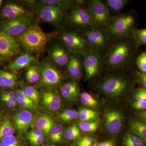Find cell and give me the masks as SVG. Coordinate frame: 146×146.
Listing matches in <instances>:
<instances>
[{
  "instance_id": "cell-1",
  "label": "cell",
  "mask_w": 146,
  "mask_h": 146,
  "mask_svg": "<svg viewBox=\"0 0 146 146\" xmlns=\"http://www.w3.org/2000/svg\"><path fill=\"white\" fill-rule=\"evenodd\" d=\"M138 48L129 36L112 39L102 54L106 69L112 71L130 68L136 61Z\"/></svg>"
},
{
  "instance_id": "cell-2",
  "label": "cell",
  "mask_w": 146,
  "mask_h": 146,
  "mask_svg": "<svg viewBox=\"0 0 146 146\" xmlns=\"http://www.w3.org/2000/svg\"><path fill=\"white\" fill-rule=\"evenodd\" d=\"M56 33H46L35 24L17 36V41L28 53L39 54L44 51L48 43Z\"/></svg>"
},
{
  "instance_id": "cell-3",
  "label": "cell",
  "mask_w": 146,
  "mask_h": 146,
  "mask_svg": "<svg viewBox=\"0 0 146 146\" xmlns=\"http://www.w3.org/2000/svg\"><path fill=\"white\" fill-rule=\"evenodd\" d=\"M132 83L124 73H113L105 76L97 82L96 87L101 94L112 98L125 95L131 88Z\"/></svg>"
},
{
  "instance_id": "cell-4",
  "label": "cell",
  "mask_w": 146,
  "mask_h": 146,
  "mask_svg": "<svg viewBox=\"0 0 146 146\" xmlns=\"http://www.w3.org/2000/svg\"><path fill=\"white\" fill-rule=\"evenodd\" d=\"M136 15L133 11L117 14L112 17L109 26L106 28L112 38L127 36L135 28Z\"/></svg>"
},
{
  "instance_id": "cell-5",
  "label": "cell",
  "mask_w": 146,
  "mask_h": 146,
  "mask_svg": "<svg viewBox=\"0 0 146 146\" xmlns=\"http://www.w3.org/2000/svg\"><path fill=\"white\" fill-rule=\"evenodd\" d=\"M86 6L92 18L94 29L106 28L109 26L113 16L103 1H87Z\"/></svg>"
},
{
  "instance_id": "cell-6",
  "label": "cell",
  "mask_w": 146,
  "mask_h": 146,
  "mask_svg": "<svg viewBox=\"0 0 146 146\" xmlns=\"http://www.w3.org/2000/svg\"><path fill=\"white\" fill-rule=\"evenodd\" d=\"M80 31L92 50L102 54L107 49L113 39L106 28L93 29Z\"/></svg>"
},
{
  "instance_id": "cell-7",
  "label": "cell",
  "mask_w": 146,
  "mask_h": 146,
  "mask_svg": "<svg viewBox=\"0 0 146 146\" xmlns=\"http://www.w3.org/2000/svg\"><path fill=\"white\" fill-rule=\"evenodd\" d=\"M60 39L65 48L72 54L83 56L92 50L80 32L75 31H64L60 35Z\"/></svg>"
},
{
  "instance_id": "cell-8",
  "label": "cell",
  "mask_w": 146,
  "mask_h": 146,
  "mask_svg": "<svg viewBox=\"0 0 146 146\" xmlns=\"http://www.w3.org/2000/svg\"><path fill=\"white\" fill-rule=\"evenodd\" d=\"M75 2L76 5H72L70 8L68 17L69 23L80 30L94 29L92 18L86 6V2L84 4L78 3L76 1Z\"/></svg>"
},
{
  "instance_id": "cell-9",
  "label": "cell",
  "mask_w": 146,
  "mask_h": 146,
  "mask_svg": "<svg viewBox=\"0 0 146 146\" xmlns=\"http://www.w3.org/2000/svg\"><path fill=\"white\" fill-rule=\"evenodd\" d=\"M84 68L85 76L88 79L96 76L105 68L102 54L91 50L83 56Z\"/></svg>"
},
{
  "instance_id": "cell-10",
  "label": "cell",
  "mask_w": 146,
  "mask_h": 146,
  "mask_svg": "<svg viewBox=\"0 0 146 146\" xmlns=\"http://www.w3.org/2000/svg\"><path fill=\"white\" fill-rule=\"evenodd\" d=\"M66 11L59 7L41 3L37 7V14L41 21L59 26L65 20Z\"/></svg>"
},
{
  "instance_id": "cell-11",
  "label": "cell",
  "mask_w": 146,
  "mask_h": 146,
  "mask_svg": "<svg viewBox=\"0 0 146 146\" xmlns=\"http://www.w3.org/2000/svg\"><path fill=\"white\" fill-rule=\"evenodd\" d=\"M20 52L18 41L0 29V63L9 60Z\"/></svg>"
},
{
  "instance_id": "cell-12",
  "label": "cell",
  "mask_w": 146,
  "mask_h": 146,
  "mask_svg": "<svg viewBox=\"0 0 146 146\" xmlns=\"http://www.w3.org/2000/svg\"><path fill=\"white\" fill-rule=\"evenodd\" d=\"M38 68L40 74V81L37 84L38 86H56L62 81V75L49 62H42Z\"/></svg>"
},
{
  "instance_id": "cell-13",
  "label": "cell",
  "mask_w": 146,
  "mask_h": 146,
  "mask_svg": "<svg viewBox=\"0 0 146 146\" xmlns=\"http://www.w3.org/2000/svg\"><path fill=\"white\" fill-rule=\"evenodd\" d=\"M32 20L31 16L27 14L20 18L5 22L1 25L0 29L10 36H18L31 26Z\"/></svg>"
},
{
  "instance_id": "cell-14",
  "label": "cell",
  "mask_w": 146,
  "mask_h": 146,
  "mask_svg": "<svg viewBox=\"0 0 146 146\" xmlns=\"http://www.w3.org/2000/svg\"><path fill=\"white\" fill-rule=\"evenodd\" d=\"M41 103L49 111L57 112L61 106L60 94L56 89H48L43 91L41 95Z\"/></svg>"
},
{
  "instance_id": "cell-15",
  "label": "cell",
  "mask_w": 146,
  "mask_h": 146,
  "mask_svg": "<svg viewBox=\"0 0 146 146\" xmlns=\"http://www.w3.org/2000/svg\"><path fill=\"white\" fill-rule=\"evenodd\" d=\"M123 116L116 110L108 111L104 115L105 126L108 132L111 134L117 133L122 126Z\"/></svg>"
},
{
  "instance_id": "cell-16",
  "label": "cell",
  "mask_w": 146,
  "mask_h": 146,
  "mask_svg": "<svg viewBox=\"0 0 146 146\" xmlns=\"http://www.w3.org/2000/svg\"><path fill=\"white\" fill-rule=\"evenodd\" d=\"M13 120L15 127L18 133L21 134L26 131L33 121V116L27 110H21L14 113Z\"/></svg>"
},
{
  "instance_id": "cell-17",
  "label": "cell",
  "mask_w": 146,
  "mask_h": 146,
  "mask_svg": "<svg viewBox=\"0 0 146 146\" xmlns=\"http://www.w3.org/2000/svg\"><path fill=\"white\" fill-rule=\"evenodd\" d=\"M72 54L64 46L56 45L50 52V57L53 62L60 67L68 66Z\"/></svg>"
},
{
  "instance_id": "cell-18",
  "label": "cell",
  "mask_w": 146,
  "mask_h": 146,
  "mask_svg": "<svg viewBox=\"0 0 146 146\" xmlns=\"http://www.w3.org/2000/svg\"><path fill=\"white\" fill-rule=\"evenodd\" d=\"M60 90L63 98L68 102L75 101L81 95L78 82L75 80L64 84Z\"/></svg>"
},
{
  "instance_id": "cell-19",
  "label": "cell",
  "mask_w": 146,
  "mask_h": 146,
  "mask_svg": "<svg viewBox=\"0 0 146 146\" xmlns=\"http://www.w3.org/2000/svg\"><path fill=\"white\" fill-rule=\"evenodd\" d=\"M83 59V56L81 55L72 54L71 55L67 67L69 75L74 80L80 78L82 76Z\"/></svg>"
},
{
  "instance_id": "cell-20",
  "label": "cell",
  "mask_w": 146,
  "mask_h": 146,
  "mask_svg": "<svg viewBox=\"0 0 146 146\" xmlns=\"http://www.w3.org/2000/svg\"><path fill=\"white\" fill-rule=\"evenodd\" d=\"M2 13L3 17L9 20H12L27 15V11L21 6L9 3L4 7Z\"/></svg>"
},
{
  "instance_id": "cell-21",
  "label": "cell",
  "mask_w": 146,
  "mask_h": 146,
  "mask_svg": "<svg viewBox=\"0 0 146 146\" xmlns=\"http://www.w3.org/2000/svg\"><path fill=\"white\" fill-rule=\"evenodd\" d=\"M35 60L34 56L29 53H26L18 56L9 63L8 68L10 70L15 72L30 66Z\"/></svg>"
},
{
  "instance_id": "cell-22",
  "label": "cell",
  "mask_w": 146,
  "mask_h": 146,
  "mask_svg": "<svg viewBox=\"0 0 146 146\" xmlns=\"http://www.w3.org/2000/svg\"><path fill=\"white\" fill-rule=\"evenodd\" d=\"M130 128L132 134L141 138L146 144V123L133 120L131 122Z\"/></svg>"
},
{
  "instance_id": "cell-23",
  "label": "cell",
  "mask_w": 146,
  "mask_h": 146,
  "mask_svg": "<svg viewBox=\"0 0 146 146\" xmlns=\"http://www.w3.org/2000/svg\"><path fill=\"white\" fill-rule=\"evenodd\" d=\"M54 122L52 118L47 115H42L36 120L35 126L37 129L45 134H49L50 131L54 125Z\"/></svg>"
},
{
  "instance_id": "cell-24",
  "label": "cell",
  "mask_w": 146,
  "mask_h": 146,
  "mask_svg": "<svg viewBox=\"0 0 146 146\" xmlns=\"http://www.w3.org/2000/svg\"><path fill=\"white\" fill-rule=\"evenodd\" d=\"M110 11L119 13L130 2L129 0H105L103 1Z\"/></svg>"
},
{
  "instance_id": "cell-25",
  "label": "cell",
  "mask_w": 146,
  "mask_h": 146,
  "mask_svg": "<svg viewBox=\"0 0 146 146\" xmlns=\"http://www.w3.org/2000/svg\"><path fill=\"white\" fill-rule=\"evenodd\" d=\"M129 36L138 48L141 45H145L146 46V28L143 29L135 28L131 31Z\"/></svg>"
},
{
  "instance_id": "cell-26",
  "label": "cell",
  "mask_w": 146,
  "mask_h": 146,
  "mask_svg": "<svg viewBox=\"0 0 146 146\" xmlns=\"http://www.w3.org/2000/svg\"><path fill=\"white\" fill-rule=\"evenodd\" d=\"M78 112L81 121H96L99 116L96 111L86 108H81Z\"/></svg>"
},
{
  "instance_id": "cell-27",
  "label": "cell",
  "mask_w": 146,
  "mask_h": 146,
  "mask_svg": "<svg viewBox=\"0 0 146 146\" xmlns=\"http://www.w3.org/2000/svg\"><path fill=\"white\" fill-rule=\"evenodd\" d=\"M14 132V126L10 120L5 119L0 126V141L4 137L13 136Z\"/></svg>"
},
{
  "instance_id": "cell-28",
  "label": "cell",
  "mask_w": 146,
  "mask_h": 146,
  "mask_svg": "<svg viewBox=\"0 0 146 146\" xmlns=\"http://www.w3.org/2000/svg\"><path fill=\"white\" fill-rule=\"evenodd\" d=\"M40 2L44 4L53 6L67 10L70 8L74 2L69 0H43L40 1Z\"/></svg>"
},
{
  "instance_id": "cell-29",
  "label": "cell",
  "mask_w": 146,
  "mask_h": 146,
  "mask_svg": "<svg viewBox=\"0 0 146 146\" xmlns=\"http://www.w3.org/2000/svg\"><path fill=\"white\" fill-rule=\"evenodd\" d=\"M26 78L29 83H34L37 82L40 78L38 67L35 65H31L26 73Z\"/></svg>"
},
{
  "instance_id": "cell-30",
  "label": "cell",
  "mask_w": 146,
  "mask_h": 146,
  "mask_svg": "<svg viewBox=\"0 0 146 146\" xmlns=\"http://www.w3.org/2000/svg\"><path fill=\"white\" fill-rule=\"evenodd\" d=\"M63 127L61 124L54 125L50 132V138L54 143L60 142L63 134Z\"/></svg>"
},
{
  "instance_id": "cell-31",
  "label": "cell",
  "mask_w": 146,
  "mask_h": 146,
  "mask_svg": "<svg viewBox=\"0 0 146 146\" xmlns=\"http://www.w3.org/2000/svg\"><path fill=\"white\" fill-rule=\"evenodd\" d=\"M79 117L78 112L74 110L67 109L60 112L58 115L59 119L64 122L74 121Z\"/></svg>"
},
{
  "instance_id": "cell-32",
  "label": "cell",
  "mask_w": 146,
  "mask_h": 146,
  "mask_svg": "<svg viewBox=\"0 0 146 146\" xmlns=\"http://www.w3.org/2000/svg\"><path fill=\"white\" fill-rule=\"evenodd\" d=\"M80 100L82 104L87 107L95 108L98 104V102L91 94L84 91L80 95Z\"/></svg>"
},
{
  "instance_id": "cell-33",
  "label": "cell",
  "mask_w": 146,
  "mask_h": 146,
  "mask_svg": "<svg viewBox=\"0 0 146 146\" xmlns=\"http://www.w3.org/2000/svg\"><path fill=\"white\" fill-rule=\"evenodd\" d=\"M64 136L66 139L70 141L76 140L80 137V129L76 125L71 126L65 131Z\"/></svg>"
},
{
  "instance_id": "cell-34",
  "label": "cell",
  "mask_w": 146,
  "mask_h": 146,
  "mask_svg": "<svg viewBox=\"0 0 146 146\" xmlns=\"http://www.w3.org/2000/svg\"><path fill=\"white\" fill-rule=\"evenodd\" d=\"M24 91L27 96L34 103L35 106H37L39 97L38 90L33 86H29L25 87Z\"/></svg>"
},
{
  "instance_id": "cell-35",
  "label": "cell",
  "mask_w": 146,
  "mask_h": 146,
  "mask_svg": "<svg viewBox=\"0 0 146 146\" xmlns=\"http://www.w3.org/2000/svg\"><path fill=\"white\" fill-rule=\"evenodd\" d=\"M99 123L97 121H81L79 127L84 132H95L98 127Z\"/></svg>"
},
{
  "instance_id": "cell-36",
  "label": "cell",
  "mask_w": 146,
  "mask_h": 146,
  "mask_svg": "<svg viewBox=\"0 0 146 146\" xmlns=\"http://www.w3.org/2000/svg\"><path fill=\"white\" fill-rule=\"evenodd\" d=\"M123 143L124 146L131 144H145L141 138L130 133H126L123 139Z\"/></svg>"
},
{
  "instance_id": "cell-37",
  "label": "cell",
  "mask_w": 146,
  "mask_h": 146,
  "mask_svg": "<svg viewBox=\"0 0 146 146\" xmlns=\"http://www.w3.org/2000/svg\"><path fill=\"white\" fill-rule=\"evenodd\" d=\"M0 146H22L20 141L14 136L3 138L0 141Z\"/></svg>"
},
{
  "instance_id": "cell-38",
  "label": "cell",
  "mask_w": 146,
  "mask_h": 146,
  "mask_svg": "<svg viewBox=\"0 0 146 146\" xmlns=\"http://www.w3.org/2000/svg\"><path fill=\"white\" fill-rule=\"evenodd\" d=\"M135 63L140 72L146 73V52L144 51L137 56Z\"/></svg>"
},
{
  "instance_id": "cell-39",
  "label": "cell",
  "mask_w": 146,
  "mask_h": 146,
  "mask_svg": "<svg viewBox=\"0 0 146 146\" xmlns=\"http://www.w3.org/2000/svg\"><path fill=\"white\" fill-rule=\"evenodd\" d=\"M17 76L15 72H9L6 88H13L17 84Z\"/></svg>"
},
{
  "instance_id": "cell-40",
  "label": "cell",
  "mask_w": 146,
  "mask_h": 146,
  "mask_svg": "<svg viewBox=\"0 0 146 146\" xmlns=\"http://www.w3.org/2000/svg\"><path fill=\"white\" fill-rule=\"evenodd\" d=\"M133 97L136 100L146 102V90L143 88L137 89L134 92Z\"/></svg>"
},
{
  "instance_id": "cell-41",
  "label": "cell",
  "mask_w": 146,
  "mask_h": 146,
  "mask_svg": "<svg viewBox=\"0 0 146 146\" xmlns=\"http://www.w3.org/2000/svg\"><path fill=\"white\" fill-rule=\"evenodd\" d=\"M1 98L7 106L9 108H13L16 106L17 104L15 103L13 101L9 98L7 95H6L3 91L1 93Z\"/></svg>"
},
{
  "instance_id": "cell-42",
  "label": "cell",
  "mask_w": 146,
  "mask_h": 146,
  "mask_svg": "<svg viewBox=\"0 0 146 146\" xmlns=\"http://www.w3.org/2000/svg\"><path fill=\"white\" fill-rule=\"evenodd\" d=\"M9 72L0 70V86L2 88H6Z\"/></svg>"
},
{
  "instance_id": "cell-43",
  "label": "cell",
  "mask_w": 146,
  "mask_h": 146,
  "mask_svg": "<svg viewBox=\"0 0 146 146\" xmlns=\"http://www.w3.org/2000/svg\"><path fill=\"white\" fill-rule=\"evenodd\" d=\"M136 76L139 82L143 86V88L146 90V73L138 72L136 73Z\"/></svg>"
},
{
  "instance_id": "cell-44",
  "label": "cell",
  "mask_w": 146,
  "mask_h": 146,
  "mask_svg": "<svg viewBox=\"0 0 146 146\" xmlns=\"http://www.w3.org/2000/svg\"><path fill=\"white\" fill-rule=\"evenodd\" d=\"M132 107L138 110H146V102L136 100L133 102Z\"/></svg>"
},
{
  "instance_id": "cell-45",
  "label": "cell",
  "mask_w": 146,
  "mask_h": 146,
  "mask_svg": "<svg viewBox=\"0 0 146 146\" xmlns=\"http://www.w3.org/2000/svg\"><path fill=\"white\" fill-rule=\"evenodd\" d=\"M43 136V132L41 131L38 129H33L30 131L27 134V138L28 139L31 138H35V137H39V136Z\"/></svg>"
},
{
  "instance_id": "cell-46",
  "label": "cell",
  "mask_w": 146,
  "mask_h": 146,
  "mask_svg": "<svg viewBox=\"0 0 146 146\" xmlns=\"http://www.w3.org/2000/svg\"><path fill=\"white\" fill-rule=\"evenodd\" d=\"M44 136H39V137H35V138H31L29 139V141L32 145L35 146H39L42 145L44 142Z\"/></svg>"
},
{
  "instance_id": "cell-47",
  "label": "cell",
  "mask_w": 146,
  "mask_h": 146,
  "mask_svg": "<svg viewBox=\"0 0 146 146\" xmlns=\"http://www.w3.org/2000/svg\"><path fill=\"white\" fill-rule=\"evenodd\" d=\"M3 93L7 96L15 103H18V99L16 96V93L12 91H3Z\"/></svg>"
},
{
  "instance_id": "cell-48",
  "label": "cell",
  "mask_w": 146,
  "mask_h": 146,
  "mask_svg": "<svg viewBox=\"0 0 146 146\" xmlns=\"http://www.w3.org/2000/svg\"><path fill=\"white\" fill-rule=\"evenodd\" d=\"M94 146H115V144L113 141H107L100 143H96Z\"/></svg>"
},
{
  "instance_id": "cell-49",
  "label": "cell",
  "mask_w": 146,
  "mask_h": 146,
  "mask_svg": "<svg viewBox=\"0 0 146 146\" xmlns=\"http://www.w3.org/2000/svg\"><path fill=\"white\" fill-rule=\"evenodd\" d=\"M77 145L78 146H93L92 144L83 141L82 139L78 142Z\"/></svg>"
},
{
  "instance_id": "cell-50",
  "label": "cell",
  "mask_w": 146,
  "mask_h": 146,
  "mask_svg": "<svg viewBox=\"0 0 146 146\" xmlns=\"http://www.w3.org/2000/svg\"><path fill=\"white\" fill-rule=\"evenodd\" d=\"M82 139L83 141L87 142L89 143L93 144V142H94V138L91 137H89V136H86V137H84V138H82Z\"/></svg>"
},
{
  "instance_id": "cell-51",
  "label": "cell",
  "mask_w": 146,
  "mask_h": 146,
  "mask_svg": "<svg viewBox=\"0 0 146 146\" xmlns=\"http://www.w3.org/2000/svg\"><path fill=\"white\" fill-rule=\"evenodd\" d=\"M141 118L144 120V121L146 123V110L141 112L140 114Z\"/></svg>"
},
{
  "instance_id": "cell-52",
  "label": "cell",
  "mask_w": 146,
  "mask_h": 146,
  "mask_svg": "<svg viewBox=\"0 0 146 146\" xmlns=\"http://www.w3.org/2000/svg\"><path fill=\"white\" fill-rule=\"evenodd\" d=\"M124 146H145V144H131V145H126Z\"/></svg>"
},
{
  "instance_id": "cell-53",
  "label": "cell",
  "mask_w": 146,
  "mask_h": 146,
  "mask_svg": "<svg viewBox=\"0 0 146 146\" xmlns=\"http://www.w3.org/2000/svg\"><path fill=\"white\" fill-rule=\"evenodd\" d=\"M2 119L1 117L0 116V126L1 125L2 123Z\"/></svg>"
},
{
  "instance_id": "cell-54",
  "label": "cell",
  "mask_w": 146,
  "mask_h": 146,
  "mask_svg": "<svg viewBox=\"0 0 146 146\" xmlns=\"http://www.w3.org/2000/svg\"><path fill=\"white\" fill-rule=\"evenodd\" d=\"M3 1L2 0H0V7H1V5Z\"/></svg>"
},
{
  "instance_id": "cell-55",
  "label": "cell",
  "mask_w": 146,
  "mask_h": 146,
  "mask_svg": "<svg viewBox=\"0 0 146 146\" xmlns=\"http://www.w3.org/2000/svg\"><path fill=\"white\" fill-rule=\"evenodd\" d=\"M42 146H50V145H47V144H45V145H43Z\"/></svg>"
},
{
  "instance_id": "cell-56",
  "label": "cell",
  "mask_w": 146,
  "mask_h": 146,
  "mask_svg": "<svg viewBox=\"0 0 146 146\" xmlns=\"http://www.w3.org/2000/svg\"><path fill=\"white\" fill-rule=\"evenodd\" d=\"M50 146H56L54 145H50Z\"/></svg>"
}]
</instances>
